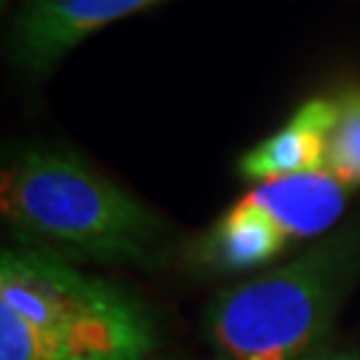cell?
<instances>
[{
	"label": "cell",
	"instance_id": "1",
	"mask_svg": "<svg viewBox=\"0 0 360 360\" xmlns=\"http://www.w3.org/2000/svg\"><path fill=\"white\" fill-rule=\"evenodd\" d=\"M155 347L139 302L32 245L0 257V360H144Z\"/></svg>",
	"mask_w": 360,
	"mask_h": 360
},
{
	"label": "cell",
	"instance_id": "2",
	"mask_svg": "<svg viewBox=\"0 0 360 360\" xmlns=\"http://www.w3.org/2000/svg\"><path fill=\"white\" fill-rule=\"evenodd\" d=\"M0 208L19 245L62 259L134 262L158 254L160 221L155 214L62 150H27L3 168Z\"/></svg>",
	"mask_w": 360,
	"mask_h": 360
},
{
	"label": "cell",
	"instance_id": "3",
	"mask_svg": "<svg viewBox=\"0 0 360 360\" xmlns=\"http://www.w3.org/2000/svg\"><path fill=\"white\" fill-rule=\"evenodd\" d=\"M352 267L342 238L254 281L232 285L208 309L221 360H304L334 321Z\"/></svg>",
	"mask_w": 360,
	"mask_h": 360
},
{
	"label": "cell",
	"instance_id": "4",
	"mask_svg": "<svg viewBox=\"0 0 360 360\" xmlns=\"http://www.w3.org/2000/svg\"><path fill=\"white\" fill-rule=\"evenodd\" d=\"M155 3L160 0H19L8 38L13 65L43 72L94 32Z\"/></svg>",
	"mask_w": 360,
	"mask_h": 360
},
{
	"label": "cell",
	"instance_id": "5",
	"mask_svg": "<svg viewBox=\"0 0 360 360\" xmlns=\"http://www.w3.org/2000/svg\"><path fill=\"white\" fill-rule=\"evenodd\" d=\"M347 184L336 179L331 171H307L278 179L259 181L245 203L262 211L288 243L318 238L331 230L347 203Z\"/></svg>",
	"mask_w": 360,
	"mask_h": 360
},
{
	"label": "cell",
	"instance_id": "6",
	"mask_svg": "<svg viewBox=\"0 0 360 360\" xmlns=\"http://www.w3.org/2000/svg\"><path fill=\"white\" fill-rule=\"evenodd\" d=\"M334 96H315L288 117L283 129L254 144L240 158V174L251 181H267L291 174L326 168L328 136L334 126Z\"/></svg>",
	"mask_w": 360,
	"mask_h": 360
},
{
	"label": "cell",
	"instance_id": "7",
	"mask_svg": "<svg viewBox=\"0 0 360 360\" xmlns=\"http://www.w3.org/2000/svg\"><path fill=\"white\" fill-rule=\"evenodd\" d=\"M288 240L262 211L245 203L243 198L219 219L208 238L206 257L224 270H251L272 262Z\"/></svg>",
	"mask_w": 360,
	"mask_h": 360
},
{
	"label": "cell",
	"instance_id": "8",
	"mask_svg": "<svg viewBox=\"0 0 360 360\" xmlns=\"http://www.w3.org/2000/svg\"><path fill=\"white\" fill-rule=\"evenodd\" d=\"M334 126L328 136L326 171L347 187H360V89H345L334 96Z\"/></svg>",
	"mask_w": 360,
	"mask_h": 360
},
{
	"label": "cell",
	"instance_id": "9",
	"mask_svg": "<svg viewBox=\"0 0 360 360\" xmlns=\"http://www.w3.org/2000/svg\"><path fill=\"white\" fill-rule=\"evenodd\" d=\"M304 360H360V355H352V352H315Z\"/></svg>",
	"mask_w": 360,
	"mask_h": 360
}]
</instances>
